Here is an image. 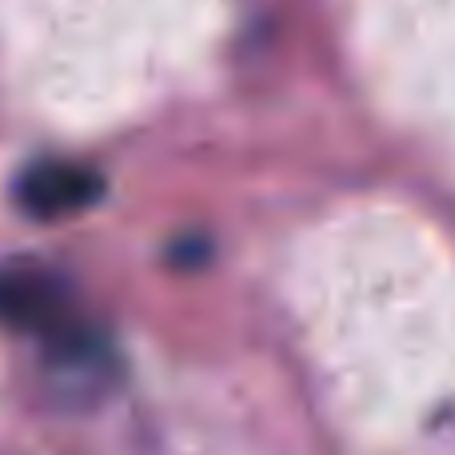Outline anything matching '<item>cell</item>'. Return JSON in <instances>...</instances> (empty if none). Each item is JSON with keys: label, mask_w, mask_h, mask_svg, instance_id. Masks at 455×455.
Returning <instances> with one entry per match:
<instances>
[{"label": "cell", "mask_w": 455, "mask_h": 455, "mask_svg": "<svg viewBox=\"0 0 455 455\" xmlns=\"http://www.w3.org/2000/svg\"><path fill=\"white\" fill-rule=\"evenodd\" d=\"M100 196V176L76 160H40L16 184V200L36 220H56L88 208Z\"/></svg>", "instance_id": "cell-1"}]
</instances>
